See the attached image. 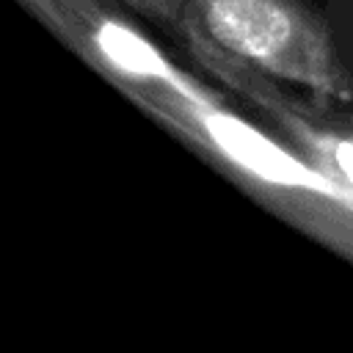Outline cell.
Listing matches in <instances>:
<instances>
[{"mask_svg":"<svg viewBox=\"0 0 353 353\" xmlns=\"http://www.w3.org/2000/svg\"><path fill=\"white\" fill-rule=\"evenodd\" d=\"M146 113L218 163L254 201L353 262V190L314 168L290 143L270 138L226 105L171 99Z\"/></svg>","mask_w":353,"mask_h":353,"instance_id":"obj_1","label":"cell"},{"mask_svg":"<svg viewBox=\"0 0 353 353\" xmlns=\"http://www.w3.org/2000/svg\"><path fill=\"white\" fill-rule=\"evenodd\" d=\"M185 25L281 83L353 102V72L334 33L301 0H185Z\"/></svg>","mask_w":353,"mask_h":353,"instance_id":"obj_2","label":"cell"},{"mask_svg":"<svg viewBox=\"0 0 353 353\" xmlns=\"http://www.w3.org/2000/svg\"><path fill=\"white\" fill-rule=\"evenodd\" d=\"M94 72L127 94L141 110L160 102L188 99L223 105V97L179 69L132 22L121 19L105 0H19Z\"/></svg>","mask_w":353,"mask_h":353,"instance_id":"obj_3","label":"cell"},{"mask_svg":"<svg viewBox=\"0 0 353 353\" xmlns=\"http://www.w3.org/2000/svg\"><path fill=\"white\" fill-rule=\"evenodd\" d=\"M130 8H135L138 14L165 25V28H174V30H182L185 25V0H119Z\"/></svg>","mask_w":353,"mask_h":353,"instance_id":"obj_4","label":"cell"}]
</instances>
